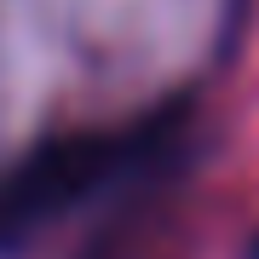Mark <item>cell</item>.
<instances>
[{
  "label": "cell",
  "instance_id": "1",
  "mask_svg": "<svg viewBox=\"0 0 259 259\" xmlns=\"http://www.w3.org/2000/svg\"><path fill=\"white\" fill-rule=\"evenodd\" d=\"M127 156H133V144L87 139V144L47 150V156H35L29 167L6 173V179H0V248L18 242V236H29L35 225L58 219L64 207H75L87 190H98Z\"/></svg>",
  "mask_w": 259,
  "mask_h": 259
}]
</instances>
